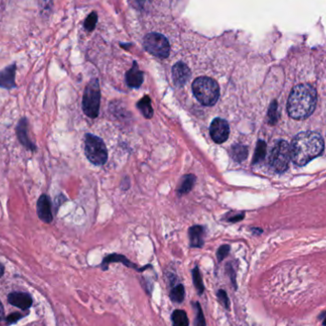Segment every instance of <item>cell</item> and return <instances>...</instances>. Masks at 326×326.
<instances>
[{
	"mask_svg": "<svg viewBox=\"0 0 326 326\" xmlns=\"http://www.w3.org/2000/svg\"><path fill=\"white\" fill-rule=\"evenodd\" d=\"M325 149L323 136L317 132H303L293 138L290 154L293 162L304 166L319 157Z\"/></svg>",
	"mask_w": 326,
	"mask_h": 326,
	"instance_id": "6da1fadb",
	"label": "cell"
},
{
	"mask_svg": "<svg viewBox=\"0 0 326 326\" xmlns=\"http://www.w3.org/2000/svg\"><path fill=\"white\" fill-rule=\"evenodd\" d=\"M317 92L310 84H300L293 88L289 96L287 110L295 119H304L315 110Z\"/></svg>",
	"mask_w": 326,
	"mask_h": 326,
	"instance_id": "7a4b0ae2",
	"label": "cell"
},
{
	"mask_svg": "<svg viewBox=\"0 0 326 326\" xmlns=\"http://www.w3.org/2000/svg\"><path fill=\"white\" fill-rule=\"evenodd\" d=\"M192 88L197 100L205 106H212L218 101L219 87L211 78H198L194 81Z\"/></svg>",
	"mask_w": 326,
	"mask_h": 326,
	"instance_id": "3957f363",
	"label": "cell"
},
{
	"mask_svg": "<svg viewBox=\"0 0 326 326\" xmlns=\"http://www.w3.org/2000/svg\"><path fill=\"white\" fill-rule=\"evenodd\" d=\"M101 88L98 79H92L84 91L82 108L83 112L91 118H96L100 112Z\"/></svg>",
	"mask_w": 326,
	"mask_h": 326,
	"instance_id": "277c9868",
	"label": "cell"
},
{
	"mask_svg": "<svg viewBox=\"0 0 326 326\" xmlns=\"http://www.w3.org/2000/svg\"><path fill=\"white\" fill-rule=\"evenodd\" d=\"M85 154L95 165H103L108 158V151L104 141L101 137L91 134L85 136Z\"/></svg>",
	"mask_w": 326,
	"mask_h": 326,
	"instance_id": "5b68a950",
	"label": "cell"
},
{
	"mask_svg": "<svg viewBox=\"0 0 326 326\" xmlns=\"http://www.w3.org/2000/svg\"><path fill=\"white\" fill-rule=\"evenodd\" d=\"M290 159V145L284 140L278 141L271 152L269 158L271 167L278 173H283L288 169Z\"/></svg>",
	"mask_w": 326,
	"mask_h": 326,
	"instance_id": "8992f818",
	"label": "cell"
},
{
	"mask_svg": "<svg viewBox=\"0 0 326 326\" xmlns=\"http://www.w3.org/2000/svg\"><path fill=\"white\" fill-rule=\"evenodd\" d=\"M144 47L153 56L165 58L170 53V44L167 38L160 34H147L144 38Z\"/></svg>",
	"mask_w": 326,
	"mask_h": 326,
	"instance_id": "52a82bcc",
	"label": "cell"
},
{
	"mask_svg": "<svg viewBox=\"0 0 326 326\" xmlns=\"http://www.w3.org/2000/svg\"><path fill=\"white\" fill-rule=\"evenodd\" d=\"M210 134L216 143H223L228 139L230 134L229 124L222 118H215L210 126Z\"/></svg>",
	"mask_w": 326,
	"mask_h": 326,
	"instance_id": "ba28073f",
	"label": "cell"
},
{
	"mask_svg": "<svg viewBox=\"0 0 326 326\" xmlns=\"http://www.w3.org/2000/svg\"><path fill=\"white\" fill-rule=\"evenodd\" d=\"M172 77L176 86L183 87L191 77L190 69L183 62H178L172 69Z\"/></svg>",
	"mask_w": 326,
	"mask_h": 326,
	"instance_id": "9c48e42d",
	"label": "cell"
},
{
	"mask_svg": "<svg viewBox=\"0 0 326 326\" xmlns=\"http://www.w3.org/2000/svg\"><path fill=\"white\" fill-rule=\"evenodd\" d=\"M37 215L41 220L46 223H51L53 221V214H52V206L51 201L47 195H42L37 201Z\"/></svg>",
	"mask_w": 326,
	"mask_h": 326,
	"instance_id": "30bf717a",
	"label": "cell"
},
{
	"mask_svg": "<svg viewBox=\"0 0 326 326\" xmlns=\"http://www.w3.org/2000/svg\"><path fill=\"white\" fill-rule=\"evenodd\" d=\"M15 64L6 67L0 71V87L5 89H11L15 87Z\"/></svg>",
	"mask_w": 326,
	"mask_h": 326,
	"instance_id": "8fae6325",
	"label": "cell"
},
{
	"mask_svg": "<svg viewBox=\"0 0 326 326\" xmlns=\"http://www.w3.org/2000/svg\"><path fill=\"white\" fill-rule=\"evenodd\" d=\"M8 301L11 305L16 306L22 310L30 308L33 304L31 296L26 293H11L9 295Z\"/></svg>",
	"mask_w": 326,
	"mask_h": 326,
	"instance_id": "7c38bea8",
	"label": "cell"
},
{
	"mask_svg": "<svg viewBox=\"0 0 326 326\" xmlns=\"http://www.w3.org/2000/svg\"><path fill=\"white\" fill-rule=\"evenodd\" d=\"M126 82L129 87L138 88L143 82V73L138 69L136 63L126 74Z\"/></svg>",
	"mask_w": 326,
	"mask_h": 326,
	"instance_id": "4fadbf2b",
	"label": "cell"
},
{
	"mask_svg": "<svg viewBox=\"0 0 326 326\" xmlns=\"http://www.w3.org/2000/svg\"><path fill=\"white\" fill-rule=\"evenodd\" d=\"M27 125H28V122H27V119L26 118H22L19 123L17 125V128H16V133H17V136L20 140V142L22 143L24 146L26 147L27 149L29 150H32V151H34L35 150V146H34V143H32V141L30 140L29 136H28V129H27Z\"/></svg>",
	"mask_w": 326,
	"mask_h": 326,
	"instance_id": "5bb4252c",
	"label": "cell"
},
{
	"mask_svg": "<svg viewBox=\"0 0 326 326\" xmlns=\"http://www.w3.org/2000/svg\"><path fill=\"white\" fill-rule=\"evenodd\" d=\"M190 236V244L192 247H203V228L200 225H195L189 230Z\"/></svg>",
	"mask_w": 326,
	"mask_h": 326,
	"instance_id": "9a60e30c",
	"label": "cell"
},
{
	"mask_svg": "<svg viewBox=\"0 0 326 326\" xmlns=\"http://www.w3.org/2000/svg\"><path fill=\"white\" fill-rule=\"evenodd\" d=\"M196 182V177L194 175H186L182 178L180 181L179 188H178V195L182 196L191 191Z\"/></svg>",
	"mask_w": 326,
	"mask_h": 326,
	"instance_id": "2e32d148",
	"label": "cell"
},
{
	"mask_svg": "<svg viewBox=\"0 0 326 326\" xmlns=\"http://www.w3.org/2000/svg\"><path fill=\"white\" fill-rule=\"evenodd\" d=\"M137 108L141 111L142 114L146 118H151L154 114V111L151 105V100L148 96L143 97L139 102H137Z\"/></svg>",
	"mask_w": 326,
	"mask_h": 326,
	"instance_id": "e0dca14e",
	"label": "cell"
},
{
	"mask_svg": "<svg viewBox=\"0 0 326 326\" xmlns=\"http://www.w3.org/2000/svg\"><path fill=\"white\" fill-rule=\"evenodd\" d=\"M173 326H188L189 320L183 310H175L172 314Z\"/></svg>",
	"mask_w": 326,
	"mask_h": 326,
	"instance_id": "ac0fdd59",
	"label": "cell"
},
{
	"mask_svg": "<svg viewBox=\"0 0 326 326\" xmlns=\"http://www.w3.org/2000/svg\"><path fill=\"white\" fill-rule=\"evenodd\" d=\"M231 156L237 162L243 161L247 158L248 149L247 147L243 145H235L231 149Z\"/></svg>",
	"mask_w": 326,
	"mask_h": 326,
	"instance_id": "d6986e66",
	"label": "cell"
},
{
	"mask_svg": "<svg viewBox=\"0 0 326 326\" xmlns=\"http://www.w3.org/2000/svg\"><path fill=\"white\" fill-rule=\"evenodd\" d=\"M184 296H185V291L182 284H178L175 287H173L170 293V298L172 302L176 304H180L184 300Z\"/></svg>",
	"mask_w": 326,
	"mask_h": 326,
	"instance_id": "ffe728a7",
	"label": "cell"
},
{
	"mask_svg": "<svg viewBox=\"0 0 326 326\" xmlns=\"http://www.w3.org/2000/svg\"><path fill=\"white\" fill-rule=\"evenodd\" d=\"M265 155H266V143L263 140H259L253 158V163L256 164L260 162L263 158H265Z\"/></svg>",
	"mask_w": 326,
	"mask_h": 326,
	"instance_id": "44dd1931",
	"label": "cell"
},
{
	"mask_svg": "<svg viewBox=\"0 0 326 326\" xmlns=\"http://www.w3.org/2000/svg\"><path fill=\"white\" fill-rule=\"evenodd\" d=\"M193 281H194V284L198 290V293L200 295L203 294L204 291V285H203V278L201 275V272L199 270L198 267H196L193 270Z\"/></svg>",
	"mask_w": 326,
	"mask_h": 326,
	"instance_id": "7402d4cb",
	"label": "cell"
},
{
	"mask_svg": "<svg viewBox=\"0 0 326 326\" xmlns=\"http://www.w3.org/2000/svg\"><path fill=\"white\" fill-rule=\"evenodd\" d=\"M279 119V110H278V103L276 101L271 103L269 110H268V122L270 124H275Z\"/></svg>",
	"mask_w": 326,
	"mask_h": 326,
	"instance_id": "603a6c76",
	"label": "cell"
},
{
	"mask_svg": "<svg viewBox=\"0 0 326 326\" xmlns=\"http://www.w3.org/2000/svg\"><path fill=\"white\" fill-rule=\"evenodd\" d=\"M112 261H122L124 264H126L127 266L129 267H135V265H134L133 263H131L128 259L126 258H124L122 256H119V255H111L109 257H107L106 259H104V262H103V265L105 266L107 263H110Z\"/></svg>",
	"mask_w": 326,
	"mask_h": 326,
	"instance_id": "cb8c5ba5",
	"label": "cell"
},
{
	"mask_svg": "<svg viewBox=\"0 0 326 326\" xmlns=\"http://www.w3.org/2000/svg\"><path fill=\"white\" fill-rule=\"evenodd\" d=\"M196 309H197V318H196V324L195 325H196V326H206L203 310H202L201 305L199 303L196 304Z\"/></svg>",
	"mask_w": 326,
	"mask_h": 326,
	"instance_id": "d4e9b609",
	"label": "cell"
},
{
	"mask_svg": "<svg viewBox=\"0 0 326 326\" xmlns=\"http://www.w3.org/2000/svg\"><path fill=\"white\" fill-rule=\"evenodd\" d=\"M97 20H98L97 13H96V12H92L90 15L88 16V18L86 19V21H85V28H86L88 31H93L94 28L96 27Z\"/></svg>",
	"mask_w": 326,
	"mask_h": 326,
	"instance_id": "484cf974",
	"label": "cell"
},
{
	"mask_svg": "<svg viewBox=\"0 0 326 326\" xmlns=\"http://www.w3.org/2000/svg\"><path fill=\"white\" fill-rule=\"evenodd\" d=\"M217 298H218L219 302L224 306L225 308L229 309L230 302H229V299H228V296H227L226 292L223 290H218L217 291Z\"/></svg>",
	"mask_w": 326,
	"mask_h": 326,
	"instance_id": "4316f807",
	"label": "cell"
},
{
	"mask_svg": "<svg viewBox=\"0 0 326 326\" xmlns=\"http://www.w3.org/2000/svg\"><path fill=\"white\" fill-rule=\"evenodd\" d=\"M229 251H230V247L229 245H222L220 246L218 251H217V259H218V261H221L222 259H224L225 257L229 254Z\"/></svg>",
	"mask_w": 326,
	"mask_h": 326,
	"instance_id": "83f0119b",
	"label": "cell"
},
{
	"mask_svg": "<svg viewBox=\"0 0 326 326\" xmlns=\"http://www.w3.org/2000/svg\"><path fill=\"white\" fill-rule=\"evenodd\" d=\"M320 319L322 320L323 326H326V311H325L322 315L320 316Z\"/></svg>",
	"mask_w": 326,
	"mask_h": 326,
	"instance_id": "f1b7e54d",
	"label": "cell"
},
{
	"mask_svg": "<svg viewBox=\"0 0 326 326\" xmlns=\"http://www.w3.org/2000/svg\"><path fill=\"white\" fill-rule=\"evenodd\" d=\"M4 316V308H3V305L0 303V320L3 318Z\"/></svg>",
	"mask_w": 326,
	"mask_h": 326,
	"instance_id": "f546056e",
	"label": "cell"
},
{
	"mask_svg": "<svg viewBox=\"0 0 326 326\" xmlns=\"http://www.w3.org/2000/svg\"><path fill=\"white\" fill-rule=\"evenodd\" d=\"M16 317H19V316L18 315L11 316V317H10V318H9L8 320H9V321H11V322H13V321H16V320H15V319H16Z\"/></svg>",
	"mask_w": 326,
	"mask_h": 326,
	"instance_id": "4dcf8cb0",
	"label": "cell"
},
{
	"mask_svg": "<svg viewBox=\"0 0 326 326\" xmlns=\"http://www.w3.org/2000/svg\"><path fill=\"white\" fill-rule=\"evenodd\" d=\"M3 273H4V266L2 264H0V277H2Z\"/></svg>",
	"mask_w": 326,
	"mask_h": 326,
	"instance_id": "1f68e13d",
	"label": "cell"
}]
</instances>
